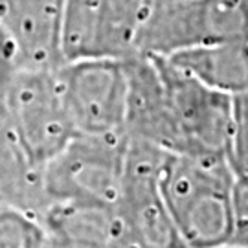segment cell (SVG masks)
Instances as JSON below:
<instances>
[{
  "label": "cell",
  "instance_id": "obj_1",
  "mask_svg": "<svg viewBox=\"0 0 248 248\" xmlns=\"http://www.w3.org/2000/svg\"><path fill=\"white\" fill-rule=\"evenodd\" d=\"M235 177L237 173L228 158L168 155L160 184L184 247H228Z\"/></svg>",
  "mask_w": 248,
  "mask_h": 248
},
{
  "label": "cell",
  "instance_id": "obj_2",
  "mask_svg": "<svg viewBox=\"0 0 248 248\" xmlns=\"http://www.w3.org/2000/svg\"><path fill=\"white\" fill-rule=\"evenodd\" d=\"M156 57L168 94L171 153L230 160L233 96L204 85L166 55Z\"/></svg>",
  "mask_w": 248,
  "mask_h": 248
},
{
  "label": "cell",
  "instance_id": "obj_3",
  "mask_svg": "<svg viewBox=\"0 0 248 248\" xmlns=\"http://www.w3.org/2000/svg\"><path fill=\"white\" fill-rule=\"evenodd\" d=\"M228 41H248L247 0H171L147 8L136 52L171 55Z\"/></svg>",
  "mask_w": 248,
  "mask_h": 248
},
{
  "label": "cell",
  "instance_id": "obj_4",
  "mask_svg": "<svg viewBox=\"0 0 248 248\" xmlns=\"http://www.w3.org/2000/svg\"><path fill=\"white\" fill-rule=\"evenodd\" d=\"M127 134L76 133L45 164L43 180L48 202L120 199L125 168Z\"/></svg>",
  "mask_w": 248,
  "mask_h": 248
},
{
  "label": "cell",
  "instance_id": "obj_5",
  "mask_svg": "<svg viewBox=\"0 0 248 248\" xmlns=\"http://www.w3.org/2000/svg\"><path fill=\"white\" fill-rule=\"evenodd\" d=\"M57 68L17 66L2 85L9 118L31 158L43 168L76 134Z\"/></svg>",
  "mask_w": 248,
  "mask_h": 248
},
{
  "label": "cell",
  "instance_id": "obj_6",
  "mask_svg": "<svg viewBox=\"0 0 248 248\" xmlns=\"http://www.w3.org/2000/svg\"><path fill=\"white\" fill-rule=\"evenodd\" d=\"M169 151L127 136L125 168L118 206L131 230L134 247H184L162 193V168Z\"/></svg>",
  "mask_w": 248,
  "mask_h": 248
},
{
  "label": "cell",
  "instance_id": "obj_7",
  "mask_svg": "<svg viewBox=\"0 0 248 248\" xmlns=\"http://www.w3.org/2000/svg\"><path fill=\"white\" fill-rule=\"evenodd\" d=\"M76 133H125L127 72L124 59H78L57 68Z\"/></svg>",
  "mask_w": 248,
  "mask_h": 248
},
{
  "label": "cell",
  "instance_id": "obj_8",
  "mask_svg": "<svg viewBox=\"0 0 248 248\" xmlns=\"http://www.w3.org/2000/svg\"><path fill=\"white\" fill-rule=\"evenodd\" d=\"M145 9L131 0H66L62 59H125L136 52Z\"/></svg>",
  "mask_w": 248,
  "mask_h": 248
},
{
  "label": "cell",
  "instance_id": "obj_9",
  "mask_svg": "<svg viewBox=\"0 0 248 248\" xmlns=\"http://www.w3.org/2000/svg\"><path fill=\"white\" fill-rule=\"evenodd\" d=\"M50 247H134L118 201H53L39 213Z\"/></svg>",
  "mask_w": 248,
  "mask_h": 248
},
{
  "label": "cell",
  "instance_id": "obj_10",
  "mask_svg": "<svg viewBox=\"0 0 248 248\" xmlns=\"http://www.w3.org/2000/svg\"><path fill=\"white\" fill-rule=\"evenodd\" d=\"M66 0H0V20L11 35L18 66L57 68L62 59Z\"/></svg>",
  "mask_w": 248,
  "mask_h": 248
},
{
  "label": "cell",
  "instance_id": "obj_11",
  "mask_svg": "<svg viewBox=\"0 0 248 248\" xmlns=\"http://www.w3.org/2000/svg\"><path fill=\"white\" fill-rule=\"evenodd\" d=\"M4 85V83H2ZM0 85V206H15L35 213L48 204L43 166L28 153L9 118Z\"/></svg>",
  "mask_w": 248,
  "mask_h": 248
},
{
  "label": "cell",
  "instance_id": "obj_12",
  "mask_svg": "<svg viewBox=\"0 0 248 248\" xmlns=\"http://www.w3.org/2000/svg\"><path fill=\"white\" fill-rule=\"evenodd\" d=\"M204 85L237 96L248 90V41L197 46L166 55Z\"/></svg>",
  "mask_w": 248,
  "mask_h": 248
},
{
  "label": "cell",
  "instance_id": "obj_13",
  "mask_svg": "<svg viewBox=\"0 0 248 248\" xmlns=\"http://www.w3.org/2000/svg\"><path fill=\"white\" fill-rule=\"evenodd\" d=\"M50 247L45 226L35 213L15 206H0V248Z\"/></svg>",
  "mask_w": 248,
  "mask_h": 248
},
{
  "label": "cell",
  "instance_id": "obj_14",
  "mask_svg": "<svg viewBox=\"0 0 248 248\" xmlns=\"http://www.w3.org/2000/svg\"><path fill=\"white\" fill-rule=\"evenodd\" d=\"M230 164L237 175H248V90L233 96Z\"/></svg>",
  "mask_w": 248,
  "mask_h": 248
},
{
  "label": "cell",
  "instance_id": "obj_15",
  "mask_svg": "<svg viewBox=\"0 0 248 248\" xmlns=\"http://www.w3.org/2000/svg\"><path fill=\"white\" fill-rule=\"evenodd\" d=\"M228 247L248 248V175H237L233 186V226Z\"/></svg>",
  "mask_w": 248,
  "mask_h": 248
},
{
  "label": "cell",
  "instance_id": "obj_16",
  "mask_svg": "<svg viewBox=\"0 0 248 248\" xmlns=\"http://www.w3.org/2000/svg\"><path fill=\"white\" fill-rule=\"evenodd\" d=\"M18 66V55L17 48L11 35L8 33L6 26L0 20V85L6 83L9 76L17 70Z\"/></svg>",
  "mask_w": 248,
  "mask_h": 248
},
{
  "label": "cell",
  "instance_id": "obj_17",
  "mask_svg": "<svg viewBox=\"0 0 248 248\" xmlns=\"http://www.w3.org/2000/svg\"><path fill=\"white\" fill-rule=\"evenodd\" d=\"M162 2H171V0H149V6H153V4H162Z\"/></svg>",
  "mask_w": 248,
  "mask_h": 248
},
{
  "label": "cell",
  "instance_id": "obj_18",
  "mask_svg": "<svg viewBox=\"0 0 248 248\" xmlns=\"http://www.w3.org/2000/svg\"><path fill=\"white\" fill-rule=\"evenodd\" d=\"M247 4H248V0H247Z\"/></svg>",
  "mask_w": 248,
  "mask_h": 248
}]
</instances>
